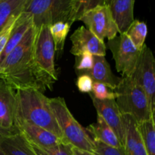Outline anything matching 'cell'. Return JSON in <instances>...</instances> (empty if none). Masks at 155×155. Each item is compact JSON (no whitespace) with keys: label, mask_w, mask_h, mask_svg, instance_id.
<instances>
[{"label":"cell","mask_w":155,"mask_h":155,"mask_svg":"<svg viewBox=\"0 0 155 155\" xmlns=\"http://www.w3.org/2000/svg\"><path fill=\"white\" fill-rule=\"evenodd\" d=\"M37 29L30 27L20 43L0 64V80L15 90L35 89L44 92L47 87L33 61V46Z\"/></svg>","instance_id":"1"},{"label":"cell","mask_w":155,"mask_h":155,"mask_svg":"<svg viewBox=\"0 0 155 155\" xmlns=\"http://www.w3.org/2000/svg\"><path fill=\"white\" fill-rule=\"evenodd\" d=\"M14 120L27 121L42 127L64 140L50 104V98L39 91L16 90Z\"/></svg>","instance_id":"2"},{"label":"cell","mask_w":155,"mask_h":155,"mask_svg":"<svg viewBox=\"0 0 155 155\" xmlns=\"http://www.w3.org/2000/svg\"><path fill=\"white\" fill-rule=\"evenodd\" d=\"M23 12L30 15L36 29L57 22L76 21L74 0H27Z\"/></svg>","instance_id":"3"},{"label":"cell","mask_w":155,"mask_h":155,"mask_svg":"<svg viewBox=\"0 0 155 155\" xmlns=\"http://www.w3.org/2000/svg\"><path fill=\"white\" fill-rule=\"evenodd\" d=\"M117 105L122 115L133 117L137 123L148 120L152 114L146 94L131 77H122L115 89Z\"/></svg>","instance_id":"4"},{"label":"cell","mask_w":155,"mask_h":155,"mask_svg":"<svg viewBox=\"0 0 155 155\" xmlns=\"http://www.w3.org/2000/svg\"><path fill=\"white\" fill-rule=\"evenodd\" d=\"M50 104L64 140L74 148L94 153L93 140L86 128H83L74 117L65 100L61 97L50 98Z\"/></svg>","instance_id":"5"},{"label":"cell","mask_w":155,"mask_h":155,"mask_svg":"<svg viewBox=\"0 0 155 155\" xmlns=\"http://www.w3.org/2000/svg\"><path fill=\"white\" fill-rule=\"evenodd\" d=\"M54 42L48 26L37 29L33 46V61L36 71L43 80L47 89L52 91L53 85L58 80L54 68Z\"/></svg>","instance_id":"6"},{"label":"cell","mask_w":155,"mask_h":155,"mask_svg":"<svg viewBox=\"0 0 155 155\" xmlns=\"http://www.w3.org/2000/svg\"><path fill=\"white\" fill-rule=\"evenodd\" d=\"M113 54L117 72L130 77L136 66L141 51L136 48L125 33L107 40V46Z\"/></svg>","instance_id":"7"},{"label":"cell","mask_w":155,"mask_h":155,"mask_svg":"<svg viewBox=\"0 0 155 155\" xmlns=\"http://www.w3.org/2000/svg\"><path fill=\"white\" fill-rule=\"evenodd\" d=\"M146 94L150 110L155 111V60L151 50L144 45L134 71L130 76Z\"/></svg>","instance_id":"8"},{"label":"cell","mask_w":155,"mask_h":155,"mask_svg":"<svg viewBox=\"0 0 155 155\" xmlns=\"http://www.w3.org/2000/svg\"><path fill=\"white\" fill-rule=\"evenodd\" d=\"M88 30L93 33L100 40H107L117 36L118 28L112 17L110 9L106 5H98L88 10L80 18Z\"/></svg>","instance_id":"9"},{"label":"cell","mask_w":155,"mask_h":155,"mask_svg":"<svg viewBox=\"0 0 155 155\" xmlns=\"http://www.w3.org/2000/svg\"><path fill=\"white\" fill-rule=\"evenodd\" d=\"M89 95L98 116L101 117L107 125L114 131L121 145L124 146L125 142V127L123 115L117 105L115 99L98 100L91 95Z\"/></svg>","instance_id":"10"},{"label":"cell","mask_w":155,"mask_h":155,"mask_svg":"<svg viewBox=\"0 0 155 155\" xmlns=\"http://www.w3.org/2000/svg\"><path fill=\"white\" fill-rule=\"evenodd\" d=\"M72 47L71 53L77 56L83 51H89L93 55L105 56L106 45L88 30L86 27L81 26L74 32L71 36Z\"/></svg>","instance_id":"11"},{"label":"cell","mask_w":155,"mask_h":155,"mask_svg":"<svg viewBox=\"0 0 155 155\" xmlns=\"http://www.w3.org/2000/svg\"><path fill=\"white\" fill-rule=\"evenodd\" d=\"M14 126L30 144L36 146L48 148L58 145L64 141L48 130L27 121L14 120Z\"/></svg>","instance_id":"12"},{"label":"cell","mask_w":155,"mask_h":155,"mask_svg":"<svg viewBox=\"0 0 155 155\" xmlns=\"http://www.w3.org/2000/svg\"><path fill=\"white\" fill-rule=\"evenodd\" d=\"M0 147L5 155H36L30 142L16 127L10 130L0 129Z\"/></svg>","instance_id":"13"},{"label":"cell","mask_w":155,"mask_h":155,"mask_svg":"<svg viewBox=\"0 0 155 155\" xmlns=\"http://www.w3.org/2000/svg\"><path fill=\"white\" fill-rule=\"evenodd\" d=\"M135 0H105L104 5L110 9L119 33H126L134 21Z\"/></svg>","instance_id":"14"},{"label":"cell","mask_w":155,"mask_h":155,"mask_svg":"<svg viewBox=\"0 0 155 155\" xmlns=\"http://www.w3.org/2000/svg\"><path fill=\"white\" fill-rule=\"evenodd\" d=\"M15 90L0 80V129L10 130L14 128Z\"/></svg>","instance_id":"15"},{"label":"cell","mask_w":155,"mask_h":155,"mask_svg":"<svg viewBox=\"0 0 155 155\" xmlns=\"http://www.w3.org/2000/svg\"><path fill=\"white\" fill-rule=\"evenodd\" d=\"M87 74L93 82L103 83L111 90H115L120 80V78L113 74L110 64L104 56L94 55V64L92 68L89 71H84L80 74Z\"/></svg>","instance_id":"16"},{"label":"cell","mask_w":155,"mask_h":155,"mask_svg":"<svg viewBox=\"0 0 155 155\" xmlns=\"http://www.w3.org/2000/svg\"><path fill=\"white\" fill-rule=\"evenodd\" d=\"M125 127L124 148L127 155H148L137 128V122L130 115H123Z\"/></svg>","instance_id":"17"},{"label":"cell","mask_w":155,"mask_h":155,"mask_svg":"<svg viewBox=\"0 0 155 155\" xmlns=\"http://www.w3.org/2000/svg\"><path fill=\"white\" fill-rule=\"evenodd\" d=\"M92 140L98 141L113 148H122L123 146L116 133L100 116H97V121L86 128Z\"/></svg>","instance_id":"18"},{"label":"cell","mask_w":155,"mask_h":155,"mask_svg":"<svg viewBox=\"0 0 155 155\" xmlns=\"http://www.w3.org/2000/svg\"><path fill=\"white\" fill-rule=\"evenodd\" d=\"M27 0H0V31L14 17L23 12Z\"/></svg>","instance_id":"19"},{"label":"cell","mask_w":155,"mask_h":155,"mask_svg":"<svg viewBox=\"0 0 155 155\" xmlns=\"http://www.w3.org/2000/svg\"><path fill=\"white\" fill-rule=\"evenodd\" d=\"M137 128L148 155H155L154 116L148 120L137 123Z\"/></svg>","instance_id":"20"},{"label":"cell","mask_w":155,"mask_h":155,"mask_svg":"<svg viewBox=\"0 0 155 155\" xmlns=\"http://www.w3.org/2000/svg\"><path fill=\"white\" fill-rule=\"evenodd\" d=\"M125 33L136 48L141 51L145 45L148 34V27L143 21L134 20Z\"/></svg>","instance_id":"21"},{"label":"cell","mask_w":155,"mask_h":155,"mask_svg":"<svg viewBox=\"0 0 155 155\" xmlns=\"http://www.w3.org/2000/svg\"><path fill=\"white\" fill-rule=\"evenodd\" d=\"M71 24L68 22H57L48 26L49 31L54 42V51L58 54H61L64 46L67 36L70 31Z\"/></svg>","instance_id":"22"},{"label":"cell","mask_w":155,"mask_h":155,"mask_svg":"<svg viewBox=\"0 0 155 155\" xmlns=\"http://www.w3.org/2000/svg\"><path fill=\"white\" fill-rule=\"evenodd\" d=\"M30 145L36 155H74L73 146L64 140L58 145L48 148H42L33 144H30Z\"/></svg>","instance_id":"23"},{"label":"cell","mask_w":155,"mask_h":155,"mask_svg":"<svg viewBox=\"0 0 155 155\" xmlns=\"http://www.w3.org/2000/svg\"><path fill=\"white\" fill-rule=\"evenodd\" d=\"M89 94L98 100L116 99L117 97L115 92L111 90L106 85L97 82H93L92 92Z\"/></svg>","instance_id":"24"},{"label":"cell","mask_w":155,"mask_h":155,"mask_svg":"<svg viewBox=\"0 0 155 155\" xmlns=\"http://www.w3.org/2000/svg\"><path fill=\"white\" fill-rule=\"evenodd\" d=\"M104 1L105 0H74L76 21H79L80 17L88 10L104 5Z\"/></svg>","instance_id":"25"},{"label":"cell","mask_w":155,"mask_h":155,"mask_svg":"<svg viewBox=\"0 0 155 155\" xmlns=\"http://www.w3.org/2000/svg\"><path fill=\"white\" fill-rule=\"evenodd\" d=\"M93 64L94 55L89 51H83L76 56L75 68L78 74L90 70L93 66Z\"/></svg>","instance_id":"26"},{"label":"cell","mask_w":155,"mask_h":155,"mask_svg":"<svg viewBox=\"0 0 155 155\" xmlns=\"http://www.w3.org/2000/svg\"><path fill=\"white\" fill-rule=\"evenodd\" d=\"M94 154L95 155H127L124 147L113 148L98 141H93Z\"/></svg>","instance_id":"27"},{"label":"cell","mask_w":155,"mask_h":155,"mask_svg":"<svg viewBox=\"0 0 155 155\" xmlns=\"http://www.w3.org/2000/svg\"><path fill=\"white\" fill-rule=\"evenodd\" d=\"M18 16H19V15H18ZM18 16L12 18V19L8 22V24L2 29L1 31H0V55H1V54L2 53L3 50H4L8 41L11 33H12V29H13L15 21H16Z\"/></svg>","instance_id":"28"},{"label":"cell","mask_w":155,"mask_h":155,"mask_svg":"<svg viewBox=\"0 0 155 155\" xmlns=\"http://www.w3.org/2000/svg\"><path fill=\"white\" fill-rule=\"evenodd\" d=\"M93 80L87 74H79L77 80V86L79 91L83 93H91Z\"/></svg>","instance_id":"29"},{"label":"cell","mask_w":155,"mask_h":155,"mask_svg":"<svg viewBox=\"0 0 155 155\" xmlns=\"http://www.w3.org/2000/svg\"><path fill=\"white\" fill-rule=\"evenodd\" d=\"M72 151L73 154L74 155H95L94 153H90L87 152V151H82V150L78 149V148H76L74 147H72Z\"/></svg>","instance_id":"30"},{"label":"cell","mask_w":155,"mask_h":155,"mask_svg":"<svg viewBox=\"0 0 155 155\" xmlns=\"http://www.w3.org/2000/svg\"><path fill=\"white\" fill-rule=\"evenodd\" d=\"M0 155H5L4 152H3V151H2V150L1 147H0Z\"/></svg>","instance_id":"31"}]
</instances>
